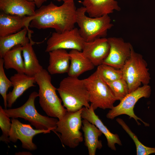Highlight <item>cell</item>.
<instances>
[{"label": "cell", "instance_id": "1", "mask_svg": "<svg viewBox=\"0 0 155 155\" xmlns=\"http://www.w3.org/2000/svg\"><path fill=\"white\" fill-rule=\"evenodd\" d=\"M77 8L74 1L64 2L57 6L51 2L35 11L30 26L38 29L52 28L62 32L75 28Z\"/></svg>", "mask_w": 155, "mask_h": 155}, {"label": "cell", "instance_id": "2", "mask_svg": "<svg viewBox=\"0 0 155 155\" xmlns=\"http://www.w3.org/2000/svg\"><path fill=\"white\" fill-rule=\"evenodd\" d=\"M57 90L68 111L90 106L88 92L83 79L68 76L62 80Z\"/></svg>", "mask_w": 155, "mask_h": 155}, {"label": "cell", "instance_id": "3", "mask_svg": "<svg viewBox=\"0 0 155 155\" xmlns=\"http://www.w3.org/2000/svg\"><path fill=\"white\" fill-rule=\"evenodd\" d=\"M34 77L39 86L38 93L40 106L48 116L61 119L67 111L57 94V88L51 83L49 72L43 69Z\"/></svg>", "mask_w": 155, "mask_h": 155}, {"label": "cell", "instance_id": "4", "mask_svg": "<svg viewBox=\"0 0 155 155\" xmlns=\"http://www.w3.org/2000/svg\"><path fill=\"white\" fill-rule=\"evenodd\" d=\"M38 93L34 91L29 95L26 102L20 107L14 108L4 109L6 115L9 118H21L28 121L36 129H50L55 132L58 120L40 114L35 106L36 98Z\"/></svg>", "mask_w": 155, "mask_h": 155}, {"label": "cell", "instance_id": "5", "mask_svg": "<svg viewBox=\"0 0 155 155\" xmlns=\"http://www.w3.org/2000/svg\"><path fill=\"white\" fill-rule=\"evenodd\" d=\"M84 6L77 9L76 23L80 33L85 41L89 42L98 38L106 37L108 30L113 26L108 15L98 17H91L86 15Z\"/></svg>", "mask_w": 155, "mask_h": 155}, {"label": "cell", "instance_id": "6", "mask_svg": "<svg viewBox=\"0 0 155 155\" xmlns=\"http://www.w3.org/2000/svg\"><path fill=\"white\" fill-rule=\"evenodd\" d=\"M82 108L75 112L67 111L57 123L55 133L58 136L57 133H59L62 144L70 148H76L83 141V135L80 130L82 125Z\"/></svg>", "mask_w": 155, "mask_h": 155}, {"label": "cell", "instance_id": "7", "mask_svg": "<svg viewBox=\"0 0 155 155\" xmlns=\"http://www.w3.org/2000/svg\"><path fill=\"white\" fill-rule=\"evenodd\" d=\"M147 67V63L142 55L135 52L132 46L130 56L121 69L123 78L128 86L129 93L136 89L142 84H149L151 78Z\"/></svg>", "mask_w": 155, "mask_h": 155}, {"label": "cell", "instance_id": "8", "mask_svg": "<svg viewBox=\"0 0 155 155\" xmlns=\"http://www.w3.org/2000/svg\"><path fill=\"white\" fill-rule=\"evenodd\" d=\"M83 80L88 92L89 102L94 111L98 108L111 109L114 106L117 98L96 71Z\"/></svg>", "mask_w": 155, "mask_h": 155}, {"label": "cell", "instance_id": "9", "mask_svg": "<svg viewBox=\"0 0 155 155\" xmlns=\"http://www.w3.org/2000/svg\"><path fill=\"white\" fill-rule=\"evenodd\" d=\"M151 89L148 85H143L134 91L129 93L121 100L120 103L116 106H113L106 115V117L113 120L115 117L122 115L129 116L133 118L138 125H141L138 121L140 120L146 126L149 125L136 116L134 113L133 109L135 104L140 98H149L151 94Z\"/></svg>", "mask_w": 155, "mask_h": 155}, {"label": "cell", "instance_id": "10", "mask_svg": "<svg viewBox=\"0 0 155 155\" xmlns=\"http://www.w3.org/2000/svg\"><path fill=\"white\" fill-rule=\"evenodd\" d=\"M84 42L76 28L62 32H55L48 40L45 52L59 49L82 51Z\"/></svg>", "mask_w": 155, "mask_h": 155}, {"label": "cell", "instance_id": "11", "mask_svg": "<svg viewBox=\"0 0 155 155\" xmlns=\"http://www.w3.org/2000/svg\"><path fill=\"white\" fill-rule=\"evenodd\" d=\"M11 128L10 132L9 139L10 142L16 143L18 140L21 142L22 147L30 151L37 149V147L32 141L33 138L36 135L41 133H49L51 130L33 129L30 125L23 124L16 118H12Z\"/></svg>", "mask_w": 155, "mask_h": 155}, {"label": "cell", "instance_id": "12", "mask_svg": "<svg viewBox=\"0 0 155 155\" xmlns=\"http://www.w3.org/2000/svg\"><path fill=\"white\" fill-rule=\"evenodd\" d=\"M110 46L109 54L103 63L121 69L129 58L132 45L121 38H107Z\"/></svg>", "mask_w": 155, "mask_h": 155}, {"label": "cell", "instance_id": "13", "mask_svg": "<svg viewBox=\"0 0 155 155\" xmlns=\"http://www.w3.org/2000/svg\"><path fill=\"white\" fill-rule=\"evenodd\" d=\"M110 48L107 38H101L85 41L82 51L95 66H98L103 63L109 54Z\"/></svg>", "mask_w": 155, "mask_h": 155}, {"label": "cell", "instance_id": "14", "mask_svg": "<svg viewBox=\"0 0 155 155\" xmlns=\"http://www.w3.org/2000/svg\"><path fill=\"white\" fill-rule=\"evenodd\" d=\"M35 16V15H34ZM33 16H21L0 13V37L9 35L20 31L24 27L29 29Z\"/></svg>", "mask_w": 155, "mask_h": 155}, {"label": "cell", "instance_id": "15", "mask_svg": "<svg viewBox=\"0 0 155 155\" xmlns=\"http://www.w3.org/2000/svg\"><path fill=\"white\" fill-rule=\"evenodd\" d=\"M10 80L13 84L12 91L7 94V107L11 108L17 99L29 88L35 86L34 76L25 73H17L11 77Z\"/></svg>", "mask_w": 155, "mask_h": 155}, {"label": "cell", "instance_id": "16", "mask_svg": "<svg viewBox=\"0 0 155 155\" xmlns=\"http://www.w3.org/2000/svg\"><path fill=\"white\" fill-rule=\"evenodd\" d=\"M81 115L83 119H86L94 125L104 134L107 140V145L112 150H116V144L122 145L119 135L110 132L98 116L95 113L94 110L91 105L89 108L84 107L82 108Z\"/></svg>", "mask_w": 155, "mask_h": 155}, {"label": "cell", "instance_id": "17", "mask_svg": "<svg viewBox=\"0 0 155 155\" xmlns=\"http://www.w3.org/2000/svg\"><path fill=\"white\" fill-rule=\"evenodd\" d=\"M82 3L91 17H100L112 13L114 10H121L115 0H83Z\"/></svg>", "mask_w": 155, "mask_h": 155}, {"label": "cell", "instance_id": "18", "mask_svg": "<svg viewBox=\"0 0 155 155\" xmlns=\"http://www.w3.org/2000/svg\"><path fill=\"white\" fill-rule=\"evenodd\" d=\"M35 6L34 2L26 0H0L1 11L11 15L34 16Z\"/></svg>", "mask_w": 155, "mask_h": 155}, {"label": "cell", "instance_id": "19", "mask_svg": "<svg viewBox=\"0 0 155 155\" xmlns=\"http://www.w3.org/2000/svg\"><path fill=\"white\" fill-rule=\"evenodd\" d=\"M32 32V31L24 27L17 33L0 37V58H2L7 51L16 46H23L30 41L33 42L31 38Z\"/></svg>", "mask_w": 155, "mask_h": 155}, {"label": "cell", "instance_id": "20", "mask_svg": "<svg viewBox=\"0 0 155 155\" xmlns=\"http://www.w3.org/2000/svg\"><path fill=\"white\" fill-rule=\"evenodd\" d=\"M48 72L51 74L68 73L70 66V57L66 49H59L49 52Z\"/></svg>", "mask_w": 155, "mask_h": 155}, {"label": "cell", "instance_id": "21", "mask_svg": "<svg viewBox=\"0 0 155 155\" xmlns=\"http://www.w3.org/2000/svg\"><path fill=\"white\" fill-rule=\"evenodd\" d=\"M69 53L70 61L67 73L69 76L78 78L84 73L94 69L95 66L82 51L72 49Z\"/></svg>", "mask_w": 155, "mask_h": 155}, {"label": "cell", "instance_id": "22", "mask_svg": "<svg viewBox=\"0 0 155 155\" xmlns=\"http://www.w3.org/2000/svg\"><path fill=\"white\" fill-rule=\"evenodd\" d=\"M81 128L88 154L95 155L97 149H100L102 147L101 141L98 139L102 133L94 125L85 119L82 120Z\"/></svg>", "mask_w": 155, "mask_h": 155}, {"label": "cell", "instance_id": "23", "mask_svg": "<svg viewBox=\"0 0 155 155\" xmlns=\"http://www.w3.org/2000/svg\"><path fill=\"white\" fill-rule=\"evenodd\" d=\"M35 43L30 42L22 46L24 73L31 76H34L43 69L42 67L40 64L32 47V45Z\"/></svg>", "mask_w": 155, "mask_h": 155}, {"label": "cell", "instance_id": "24", "mask_svg": "<svg viewBox=\"0 0 155 155\" xmlns=\"http://www.w3.org/2000/svg\"><path fill=\"white\" fill-rule=\"evenodd\" d=\"M22 46L18 45L7 51L2 58L4 67L7 69H13L17 73H24V62L22 56Z\"/></svg>", "mask_w": 155, "mask_h": 155}, {"label": "cell", "instance_id": "25", "mask_svg": "<svg viewBox=\"0 0 155 155\" xmlns=\"http://www.w3.org/2000/svg\"><path fill=\"white\" fill-rule=\"evenodd\" d=\"M116 121L133 140L136 146L137 155H148L155 153V148L147 147L143 144L122 119L117 118Z\"/></svg>", "mask_w": 155, "mask_h": 155}, {"label": "cell", "instance_id": "26", "mask_svg": "<svg viewBox=\"0 0 155 155\" xmlns=\"http://www.w3.org/2000/svg\"><path fill=\"white\" fill-rule=\"evenodd\" d=\"M96 71L106 82L113 81L123 78L121 69L102 63L97 66Z\"/></svg>", "mask_w": 155, "mask_h": 155}, {"label": "cell", "instance_id": "27", "mask_svg": "<svg viewBox=\"0 0 155 155\" xmlns=\"http://www.w3.org/2000/svg\"><path fill=\"white\" fill-rule=\"evenodd\" d=\"M106 83L117 100H121L129 93L128 84L123 78Z\"/></svg>", "mask_w": 155, "mask_h": 155}, {"label": "cell", "instance_id": "28", "mask_svg": "<svg viewBox=\"0 0 155 155\" xmlns=\"http://www.w3.org/2000/svg\"><path fill=\"white\" fill-rule=\"evenodd\" d=\"M3 61L2 58L0 59V94L3 100L4 109H7V92L9 88L13 86L12 83L6 76L4 68Z\"/></svg>", "mask_w": 155, "mask_h": 155}, {"label": "cell", "instance_id": "29", "mask_svg": "<svg viewBox=\"0 0 155 155\" xmlns=\"http://www.w3.org/2000/svg\"><path fill=\"white\" fill-rule=\"evenodd\" d=\"M12 123L9 117L6 114L1 106H0V127L2 132V135L0 137V140L8 144L9 143V136L11 128Z\"/></svg>", "mask_w": 155, "mask_h": 155}, {"label": "cell", "instance_id": "30", "mask_svg": "<svg viewBox=\"0 0 155 155\" xmlns=\"http://www.w3.org/2000/svg\"><path fill=\"white\" fill-rule=\"evenodd\" d=\"M26 1L31 2H34L36 6L38 8L40 7L42 4L44 2H46L47 0H26Z\"/></svg>", "mask_w": 155, "mask_h": 155}, {"label": "cell", "instance_id": "31", "mask_svg": "<svg viewBox=\"0 0 155 155\" xmlns=\"http://www.w3.org/2000/svg\"><path fill=\"white\" fill-rule=\"evenodd\" d=\"M16 155H31L32 154L30 152H16L15 153Z\"/></svg>", "mask_w": 155, "mask_h": 155}, {"label": "cell", "instance_id": "32", "mask_svg": "<svg viewBox=\"0 0 155 155\" xmlns=\"http://www.w3.org/2000/svg\"><path fill=\"white\" fill-rule=\"evenodd\" d=\"M55 1H62L64 2H66L70 1H74V0H54Z\"/></svg>", "mask_w": 155, "mask_h": 155}]
</instances>
